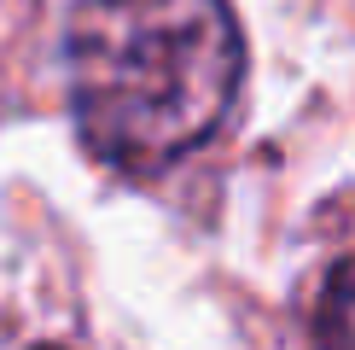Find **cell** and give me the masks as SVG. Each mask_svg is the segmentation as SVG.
Returning a JSON list of instances; mask_svg holds the SVG:
<instances>
[{
	"label": "cell",
	"instance_id": "6da1fadb",
	"mask_svg": "<svg viewBox=\"0 0 355 350\" xmlns=\"http://www.w3.org/2000/svg\"><path fill=\"white\" fill-rule=\"evenodd\" d=\"M64 58L87 152L128 175L210 140L245 76L227 0H82Z\"/></svg>",
	"mask_w": 355,
	"mask_h": 350
},
{
	"label": "cell",
	"instance_id": "3957f363",
	"mask_svg": "<svg viewBox=\"0 0 355 350\" xmlns=\"http://www.w3.org/2000/svg\"><path fill=\"white\" fill-rule=\"evenodd\" d=\"M41 350H53V344H41Z\"/></svg>",
	"mask_w": 355,
	"mask_h": 350
},
{
	"label": "cell",
	"instance_id": "7a4b0ae2",
	"mask_svg": "<svg viewBox=\"0 0 355 350\" xmlns=\"http://www.w3.org/2000/svg\"><path fill=\"white\" fill-rule=\"evenodd\" d=\"M315 333H320V350H355V257H344L327 274Z\"/></svg>",
	"mask_w": 355,
	"mask_h": 350
}]
</instances>
